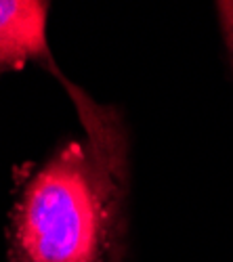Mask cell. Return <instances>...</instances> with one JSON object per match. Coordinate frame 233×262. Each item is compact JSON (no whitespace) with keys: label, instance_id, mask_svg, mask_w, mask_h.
<instances>
[{"label":"cell","instance_id":"obj_1","mask_svg":"<svg viewBox=\"0 0 233 262\" xmlns=\"http://www.w3.org/2000/svg\"><path fill=\"white\" fill-rule=\"evenodd\" d=\"M26 185L11 225L13 262H101L120 202L122 139L97 116Z\"/></svg>","mask_w":233,"mask_h":262},{"label":"cell","instance_id":"obj_2","mask_svg":"<svg viewBox=\"0 0 233 262\" xmlns=\"http://www.w3.org/2000/svg\"><path fill=\"white\" fill-rule=\"evenodd\" d=\"M47 19L49 3L0 0V72L49 57Z\"/></svg>","mask_w":233,"mask_h":262},{"label":"cell","instance_id":"obj_3","mask_svg":"<svg viewBox=\"0 0 233 262\" xmlns=\"http://www.w3.org/2000/svg\"><path fill=\"white\" fill-rule=\"evenodd\" d=\"M217 15H219V28L225 40V49L229 55V63L233 70V0H221V3H217Z\"/></svg>","mask_w":233,"mask_h":262}]
</instances>
